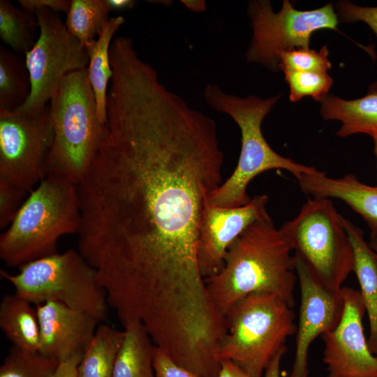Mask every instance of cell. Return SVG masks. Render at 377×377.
<instances>
[{
    "instance_id": "32",
    "label": "cell",
    "mask_w": 377,
    "mask_h": 377,
    "mask_svg": "<svg viewBox=\"0 0 377 377\" xmlns=\"http://www.w3.org/2000/svg\"><path fill=\"white\" fill-rule=\"evenodd\" d=\"M18 2L22 9L34 14L37 10L49 8L67 15L71 3L69 0H19Z\"/></svg>"
},
{
    "instance_id": "24",
    "label": "cell",
    "mask_w": 377,
    "mask_h": 377,
    "mask_svg": "<svg viewBox=\"0 0 377 377\" xmlns=\"http://www.w3.org/2000/svg\"><path fill=\"white\" fill-rule=\"evenodd\" d=\"M38 22L34 13L0 1V38L17 54H26L35 44Z\"/></svg>"
},
{
    "instance_id": "34",
    "label": "cell",
    "mask_w": 377,
    "mask_h": 377,
    "mask_svg": "<svg viewBox=\"0 0 377 377\" xmlns=\"http://www.w3.org/2000/svg\"><path fill=\"white\" fill-rule=\"evenodd\" d=\"M218 377H251L244 370L232 361H221Z\"/></svg>"
},
{
    "instance_id": "23",
    "label": "cell",
    "mask_w": 377,
    "mask_h": 377,
    "mask_svg": "<svg viewBox=\"0 0 377 377\" xmlns=\"http://www.w3.org/2000/svg\"><path fill=\"white\" fill-rule=\"evenodd\" d=\"M31 82L24 61L13 50L0 47V110H15L29 97Z\"/></svg>"
},
{
    "instance_id": "13",
    "label": "cell",
    "mask_w": 377,
    "mask_h": 377,
    "mask_svg": "<svg viewBox=\"0 0 377 377\" xmlns=\"http://www.w3.org/2000/svg\"><path fill=\"white\" fill-rule=\"evenodd\" d=\"M295 269L300 289L299 319L295 350L290 377H308V357L315 339L333 329L343 308L341 290L332 291L323 286L296 254Z\"/></svg>"
},
{
    "instance_id": "14",
    "label": "cell",
    "mask_w": 377,
    "mask_h": 377,
    "mask_svg": "<svg viewBox=\"0 0 377 377\" xmlns=\"http://www.w3.org/2000/svg\"><path fill=\"white\" fill-rule=\"evenodd\" d=\"M268 196H254L243 206L223 207L207 203L199 229L198 261L205 279L223 268L229 246L254 221L267 213Z\"/></svg>"
},
{
    "instance_id": "17",
    "label": "cell",
    "mask_w": 377,
    "mask_h": 377,
    "mask_svg": "<svg viewBox=\"0 0 377 377\" xmlns=\"http://www.w3.org/2000/svg\"><path fill=\"white\" fill-rule=\"evenodd\" d=\"M341 220L353 247V272L369 318V348L377 356V253L366 242L361 228L343 216Z\"/></svg>"
},
{
    "instance_id": "6",
    "label": "cell",
    "mask_w": 377,
    "mask_h": 377,
    "mask_svg": "<svg viewBox=\"0 0 377 377\" xmlns=\"http://www.w3.org/2000/svg\"><path fill=\"white\" fill-rule=\"evenodd\" d=\"M293 308L278 295L267 292L252 293L239 300L225 315L219 360L233 362L251 377H263L272 360L287 349L288 338L296 332Z\"/></svg>"
},
{
    "instance_id": "11",
    "label": "cell",
    "mask_w": 377,
    "mask_h": 377,
    "mask_svg": "<svg viewBox=\"0 0 377 377\" xmlns=\"http://www.w3.org/2000/svg\"><path fill=\"white\" fill-rule=\"evenodd\" d=\"M54 138L49 105L0 110V181L31 192L46 175Z\"/></svg>"
},
{
    "instance_id": "16",
    "label": "cell",
    "mask_w": 377,
    "mask_h": 377,
    "mask_svg": "<svg viewBox=\"0 0 377 377\" xmlns=\"http://www.w3.org/2000/svg\"><path fill=\"white\" fill-rule=\"evenodd\" d=\"M297 179L305 194L345 202L362 217L371 230V237H377V186L364 184L353 174L332 178L316 168L302 173Z\"/></svg>"
},
{
    "instance_id": "26",
    "label": "cell",
    "mask_w": 377,
    "mask_h": 377,
    "mask_svg": "<svg viewBox=\"0 0 377 377\" xmlns=\"http://www.w3.org/2000/svg\"><path fill=\"white\" fill-rule=\"evenodd\" d=\"M59 363L39 351L12 346L0 367V377H52Z\"/></svg>"
},
{
    "instance_id": "4",
    "label": "cell",
    "mask_w": 377,
    "mask_h": 377,
    "mask_svg": "<svg viewBox=\"0 0 377 377\" xmlns=\"http://www.w3.org/2000/svg\"><path fill=\"white\" fill-rule=\"evenodd\" d=\"M204 98L213 110L229 115L239 127L242 135L237 167L230 177L209 194V204L223 207L248 204L251 200L246 191L249 184L269 170H286L298 179L302 173L316 169L276 153L263 136L262 123L281 94L267 98L254 94L243 97L228 94L218 84H209L204 89Z\"/></svg>"
},
{
    "instance_id": "39",
    "label": "cell",
    "mask_w": 377,
    "mask_h": 377,
    "mask_svg": "<svg viewBox=\"0 0 377 377\" xmlns=\"http://www.w3.org/2000/svg\"><path fill=\"white\" fill-rule=\"evenodd\" d=\"M370 246L377 253V237H370Z\"/></svg>"
},
{
    "instance_id": "5",
    "label": "cell",
    "mask_w": 377,
    "mask_h": 377,
    "mask_svg": "<svg viewBox=\"0 0 377 377\" xmlns=\"http://www.w3.org/2000/svg\"><path fill=\"white\" fill-rule=\"evenodd\" d=\"M49 103L54 138L46 175H61L78 185L91 166L105 131L87 69L66 75Z\"/></svg>"
},
{
    "instance_id": "21",
    "label": "cell",
    "mask_w": 377,
    "mask_h": 377,
    "mask_svg": "<svg viewBox=\"0 0 377 377\" xmlns=\"http://www.w3.org/2000/svg\"><path fill=\"white\" fill-rule=\"evenodd\" d=\"M124 331L112 377H155L156 346L145 328L140 322L132 320L124 326Z\"/></svg>"
},
{
    "instance_id": "27",
    "label": "cell",
    "mask_w": 377,
    "mask_h": 377,
    "mask_svg": "<svg viewBox=\"0 0 377 377\" xmlns=\"http://www.w3.org/2000/svg\"><path fill=\"white\" fill-rule=\"evenodd\" d=\"M284 78L288 83L291 102H297L304 96H311L319 101L328 94L333 80L327 73L299 71L283 69Z\"/></svg>"
},
{
    "instance_id": "35",
    "label": "cell",
    "mask_w": 377,
    "mask_h": 377,
    "mask_svg": "<svg viewBox=\"0 0 377 377\" xmlns=\"http://www.w3.org/2000/svg\"><path fill=\"white\" fill-rule=\"evenodd\" d=\"M287 349L280 351L267 367L263 377H280V366L283 355Z\"/></svg>"
},
{
    "instance_id": "19",
    "label": "cell",
    "mask_w": 377,
    "mask_h": 377,
    "mask_svg": "<svg viewBox=\"0 0 377 377\" xmlns=\"http://www.w3.org/2000/svg\"><path fill=\"white\" fill-rule=\"evenodd\" d=\"M124 21L122 16L110 18L98 37L84 46L89 57L87 73L95 95L98 118L104 124L107 117L108 90L112 76L110 48L114 35Z\"/></svg>"
},
{
    "instance_id": "8",
    "label": "cell",
    "mask_w": 377,
    "mask_h": 377,
    "mask_svg": "<svg viewBox=\"0 0 377 377\" xmlns=\"http://www.w3.org/2000/svg\"><path fill=\"white\" fill-rule=\"evenodd\" d=\"M341 216L330 199L312 198L280 228L315 278L335 292L354 270L353 250Z\"/></svg>"
},
{
    "instance_id": "22",
    "label": "cell",
    "mask_w": 377,
    "mask_h": 377,
    "mask_svg": "<svg viewBox=\"0 0 377 377\" xmlns=\"http://www.w3.org/2000/svg\"><path fill=\"white\" fill-rule=\"evenodd\" d=\"M124 331L101 323L77 367L76 377H112Z\"/></svg>"
},
{
    "instance_id": "29",
    "label": "cell",
    "mask_w": 377,
    "mask_h": 377,
    "mask_svg": "<svg viewBox=\"0 0 377 377\" xmlns=\"http://www.w3.org/2000/svg\"><path fill=\"white\" fill-rule=\"evenodd\" d=\"M28 191L17 185L0 181V228L13 221L25 200Z\"/></svg>"
},
{
    "instance_id": "12",
    "label": "cell",
    "mask_w": 377,
    "mask_h": 377,
    "mask_svg": "<svg viewBox=\"0 0 377 377\" xmlns=\"http://www.w3.org/2000/svg\"><path fill=\"white\" fill-rule=\"evenodd\" d=\"M341 317L321 336L327 377H377V356L369 350L362 320L366 312L360 290L342 287Z\"/></svg>"
},
{
    "instance_id": "28",
    "label": "cell",
    "mask_w": 377,
    "mask_h": 377,
    "mask_svg": "<svg viewBox=\"0 0 377 377\" xmlns=\"http://www.w3.org/2000/svg\"><path fill=\"white\" fill-rule=\"evenodd\" d=\"M328 55L329 50L325 45L318 52L309 47L288 50L280 55L279 70L287 68L299 71L327 73L332 67Z\"/></svg>"
},
{
    "instance_id": "3",
    "label": "cell",
    "mask_w": 377,
    "mask_h": 377,
    "mask_svg": "<svg viewBox=\"0 0 377 377\" xmlns=\"http://www.w3.org/2000/svg\"><path fill=\"white\" fill-rule=\"evenodd\" d=\"M81 214L77 185L47 174L29 193L0 236V258L10 267L57 253L61 237L78 233Z\"/></svg>"
},
{
    "instance_id": "9",
    "label": "cell",
    "mask_w": 377,
    "mask_h": 377,
    "mask_svg": "<svg viewBox=\"0 0 377 377\" xmlns=\"http://www.w3.org/2000/svg\"><path fill=\"white\" fill-rule=\"evenodd\" d=\"M248 15L253 36L246 57L274 72L279 71L283 52L309 48L313 33L323 29L337 31L339 22L332 3L315 10H300L284 0L276 13L269 1L255 0L249 3Z\"/></svg>"
},
{
    "instance_id": "20",
    "label": "cell",
    "mask_w": 377,
    "mask_h": 377,
    "mask_svg": "<svg viewBox=\"0 0 377 377\" xmlns=\"http://www.w3.org/2000/svg\"><path fill=\"white\" fill-rule=\"evenodd\" d=\"M0 327L13 346L37 352L40 348V327L36 307L27 300L6 295L0 303Z\"/></svg>"
},
{
    "instance_id": "15",
    "label": "cell",
    "mask_w": 377,
    "mask_h": 377,
    "mask_svg": "<svg viewBox=\"0 0 377 377\" xmlns=\"http://www.w3.org/2000/svg\"><path fill=\"white\" fill-rule=\"evenodd\" d=\"M35 307L40 327L39 352L59 362L84 355L102 323L57 302L48 301Z\"/></svg>"
},
{
    "instance_id": "36",
    "label": "cell",
    "mask_w": 377,
    "mask_h": 377,
    "mask_svg": "<svg viewBox=\"0 0 377 377\" xmlns=\"http://www.w3.org/2000/svg\"><path fill=\"white\" fill-rule=\"evenodd\" d=\"M112 10H126L132 8L136 1L133 0H107Z\"/></svg>"
},
{
    "instance_id": "33",
    "label": "cell",
    "mask_w": 377,
    "mask_h": 377,
    "mask_svg": "<svg viewBox=\"0 0 377 377\" xmlns=\"http://www.w3.org/2000/svg\"><path fill=\"white\" fill-rule=\"evenodd\" d=\"M83 355H75L68 360L60 362L52 377H76L77 367Z\"/></svg>"
},
{
    "instance_id": "10",
    "label": "cell",
    "mask_w": 377,
    "mask_h": 377,
    "mask_svg": "<svg viewBox=\"0 0 377 377\" xmlns=\"http://www.w3.org/2000/svg\"><path fill=\"white\" fill-rule=\"evenodd\" d=\"M34 14L38 36L24 59L31 92L18 109L37 111L47 105L66 75L87 69L89 57L84 46L68 31L57 12L42 8Z\"/></svg>"
},
{
    "instance_id": "2",
    "label": "cell",
    "mask_w": 377,
    "mask_h": 377,
    "mask_svg": "<svg viewBox=\"0 0 377 377\" xmlns=\"http://www.w3.org/2000/svg\"><path fill=\"white\" fill-rule=\"evenodd\" d=\"M293 251L268 213L257 219L229 246L222 269L205 279L216 307L225 316L239 300L260 292L275 294L293 307L297 276Z\"/></svg>"
},
{
    "instance_id": "7",
    "label": "cell",
    "mask_w": 377,
    "mask_h": 377,
    "mask_svg": "<svg viewBox=\"0 0 377 377\" xmlns=\"http://www.w3.org/2000/svg\"><path fill=\"white\" fill-rule=\"evenodd\" d=\"M0 275L16 295L35 305L57 302L102 323L108 318L106 292L96 269L79 251L68 249L31 261L19 267L16 274L1 269Z\"/></svg>"
},
{
    "instance_id": "38",
    "label": "cell",
    "mask_w": 377,
    "mask_h": 377,
    "mask_svg": "<svg viewBox=\"0 0 377 377\" xmlns=\"http://www.w3.org/2000/svg\"><path fill=\"white\" fill-rule=\"evenodd\" d=\"M374 141V152L376 158V179H377V133L372 136Z\"/></svg>"
},
{
    "instance_id": "18",
    "label": "cell",
    "mask_w": 377,
    "mask_h": 377,
    "mask_svg": "<svg viewBox=\"0 0 377 377\" xmlns=\"http://www.w3.org/2000/svg\"><path fill=\"white\" fill-rule=\"evenodd\" d=\"M320 114L325 120H337L341 126L336 135L341 138L357 133L372 136L377 133V82L369 86L367 94L354 100L332 94L323 97Z\"/></svg>"
},
{
    "instance_id": "25",
    "label": "cell",
    "mask_w": 377,
    "mask_h": 377,
    "mask_svg": "<svg viewBox=\"0 0 377 377\" xmlns=\"http://www.w3.org/2000/svg\"><path fill=\"white\" fill-rule=\"evenodd\" d=\"M65 22L68 31L85 46L96 39L110 20L107 0H71Z\"/></svg>"
},
{
    "instance_id": "37",
    "label": "cell",
    "mask_w": 377,
    "mask_h": 377,
    "mask_svg": "<svg viewBox=\"0 0 377 377\" xmlns=\"http://www.w3.org/2000/svg\"><path fill=\"white\" fill-rule=\"evenodd\" d=\"M182 2L193 12L200 13L206 9V3L203 0H182Z\"/></svg>"
},
{
    "instance_id": "1",
    "label": "cell",
    "mask_w": 377,
    "mask_h": 377,
    "mask_svg": "<svg viewBox=\"0 0 377 377\" xmlns=\"http://www.w3.org/2000/svg\"><path fill=\"white\" fill-rule=\"evenodd\" d=\"M108 94L105 131L77 185L78 251L105 289L177 286L200 273V226L223 162L216 122L156 79Z\"/></svg>"
},
{
    "instance_id": "31",
    "label": "cell",
    "mask_w": 377,
    "mask_h": 377,
    "mask_svg": "<svg viewBox=\"0 0 377 377\" xmlns=\"http://www.w3.org/2000/svg\"><path fill=\"white\" fill-rule=\"evenodd\" d=\"M155 377H198L173 362L156 346L154 357Z\"/></svg>"
},
{
    "instance_id": "30",
    "label": "cell",
    "mask_w": 377,
    "mask_h": 377,
    "mask_svg": "<svg viewBox=\"0 0 377 377\" xmlns=\"http://www.w3.org/2000/svg\"><path fill=\"white\" fill-rule=\"evenodd\" d=\"M336 8L340 22H363L377 36V7L360 6L349 1H341L336 3Z\"/></svg>"
}]
</instances>
